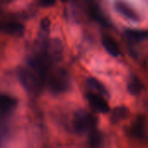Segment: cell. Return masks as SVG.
<instances>
[{"instance_id": "1", "label": "cell", "mask_w": 148, "mask_h": 148, "mask_svg": "<svg viewBox=\"0 0 148 148\" xmlns=\"http://www.w3.org/2000/svg\"><path fill=\"white\" fill-rule=\"evenodd\" d=\"M18 76L23 87L31 94L39 93L45 86L43 79L30 67L20 68L18 71Z\"/></svg>"}, {"instance_id": "2", "label": "cell", "mask_w": 148, "mask_h": 148, "mask_svg": "<svg viewBox=\"0 0 148 148\" xmlns=\"http://www.w3.org/2000/svg\"><path fill=\"white\" fill-rule=\"evenodd\" d=\"M70 85V79L67 72L60 68H51L45 78V86H48L51 92L60 93L67 90Z\"/></svg>"}, {"instance_id": "3", "label": "cell", "mask_w": 148, "mask_h": 148, "mask_svg": "<svg viewBox=\"0 0 148 148\" xmlns=\"http://www.w3.org/2000/svg\"><path fill=\"white\" fill-rule=\"evenodd\" d=\"M94 126L92 117L85 111H79L75 113L73 118V128L77 133L92 132Z\"/></svg>"}, {"instance_id": "4", "label": "cell", "mask_w": 148, "mask_h": 148, "mask_svg": "<svg viewBox=\"0 0 148 148\" xmlns=\"http://www.w3.org/2000/svg\"><path fill=\"white\" fill-rule=\"evenodd\" d=\"M114 7L119 14H121L123 17L126 18L127 19L134 22L139 20V17L138 13L129 4H127L124 0H116L114 2Z\"/></svg>"}, {"instance_id": "5", "label": "cell", "mask_w": 148, "mask_h": 148, "mask_svg": "<svg viewBox=\"0 0 148 148\" xmlns=\"http://www.w3.org/2000/svg\"><path fill=\"white\" fill-rule=\"evenodd\" d=\"M18 99L11 95L0 93V115L10 114L18 106Z\"/></svg>"}, {"instance_id": "6", "label": "cell", "mask_w": 148, "mask_h": 148, "mask_svg": "<svg viewBox=\"0 0 148 148\" xmlns=\"http://www.w3.org/2000/svg\"><path fill=\"white\" fill-rule=\"evenodd\" d=\"M87 99L90 103V105L98 112L102 113H106L109 112V106L105 99L99 94L90 92L87 94Z\"/></svg>"}, {"instance_id": "7", "label": "cell", "mask_w": 148, "mask_h": 148, "mask_svg": "<svg viewBox=\"0 0 148 148\" xmlns=\"http://www.w3.org/2000/svg\"><path fill=\"white\" fill-rule=\"evenodd\" d=\"M102 45L106 51L113 57H118L120 53L119 48L113 38L109 36H103L102 38Z\"/></svg>"}, {"instance_id": "8", "label": "cell", "mask_w": 148, "mask_h": 148, "mask_svg": "<svg viewBox=\"0 0 148 148\" xmlns=\"http://www.w3.org/2000/svg\"><path fill=\"white\" fill-rule=\"evenodd\" d=\"M4 30L6 33L10 34V35L20 36L23 34V32L25 31V27L23 25H21L18 22H9L5 25Z\"/></svg>"}, {"instance_id": "9", "label": "cell", "mask_w": 148, "mask_h": 148, "mask_svg": "<svg viewBox=\"0 0 148 148\" xmlns=\"http://www.w3.org/2000/svg\"><path fill=\"white\" fill-rule=\"evenodd\" d=\"M87 84H88V86L92 89V91H96L97 94H99L102 96L106 93V91L104 86L100 84L97 79L91 78L87 80Z\"/></svg>"}, {"instance_id": "10", "label": "cell", "mask_w": 148, "mask_h": 148, "mask_svg": "<svg viewBox=\"0 0 148 148\" xmlns=\"http://www.w3.org/2000/svg\"><path fill=\"white\" fill-rule=\"evenodd\" d=\"M132 133L137 138H142L144 134V119H138L132 125Z\"/></svg>"}, {"instance_id": "11", "label": "cell", "mask_w": 148, "mask_h": 148, "mask_svg": "<svg viewBox=\"0 0 148 148\" xmlns=\"http://www.w3.org/2000/svg\"><path fill=\"white\" fill-rule=\"evenodd\" d=\"M128 90L132 94H138L142 90V85L137 79H132L128 85Z\"/></svg>"}, {"instance_id": "12", "label": "cell", "mask_w": 148, "mask_h": 148, "mask_svg": "<svg viewBox=\"0 0 148 148\" xmlns=\"http://www.w3.org/2000/svg\"><path fill=\"white\" fill-rule=\"evenodd\" d=\"M126 34L129 38L133 39H142L148 37V32L145 31H138V30H128L126 31Z\"/></svg>"}, {"instance_id": "13", "label": "cell", "mask_w": 148, "mask_h": 148, "mask_svg": "<svg viewBox=\"0 0 148 148\" xmlns=\"http://www.w3.org/2000/svg\"><path fill=\"white\" fill-rule=\"evenodd\" d=\"M126 115H127V109L125 107L120 106L114 110V112H112V119L113 121H118L119 119H124Z\"/></svg>"}, {"instance_id": "14", "label": "cell", "mask_w": 148, "mask_h": 148, "mask_svg": "<svg viewBox=\"0 0 148 148\" xmlns=\"http://www.w3.org/2000/svg\"><path fill=\"white\" fill-rule=\"evenodd\" d=\"M7 135V129L5 125L0 123V146L5 142V139Z\"/></svg>"}, {"instance_id": "15", "label": "cell", "mask_w": 148, "mask_h": 148, "mask_svg": "<svg viewBox=\"0 0 148 148\" xmlns=\"http://www.w3.org/2000/svg\"><path fill=\"white\" fill-rule=\"evenodd\" d=\"M49 28H50V20L48 18H46L42 19V21H41V29L43 31L46 32V31L49 30Z\"/></svg>"}, {"instance_id": "16", "label": "cell", "mask_w": 148, "mask_h": 148, "mask_svg": "<svg viewBox=\"0 0 148 148\" xmlns=\"http://www.w3.org/2000/svg\"><path fill=\"white\" fill-rule=\"evenodd\" d=\"M55 3V0H41V5L44 7H50L53 5Z\"/></svg>"}, {"instance_id": "17", "label": "cell", "mask_w": 148, "mask_h": 148, "mask_svg": "<svg viewBox=\"0 0 148 148\" xmlns=\"http://www.w3.org/2000/svg\"><path fill=\"white\" fill-rule=\"evenodd\" d=\"M1 29H2V26H1V25H0V31H1Z\"/></svg>"}]
</instances>
